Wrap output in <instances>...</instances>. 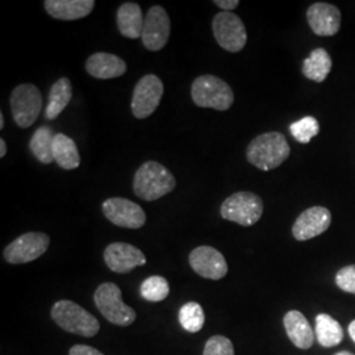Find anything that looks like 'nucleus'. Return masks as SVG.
<instances>
[{"label":"nucleus","instance_id":"nucleus-1","mask_svg":"<svg viewBox=\"0 0 355 355\" xmlns=\"http://www.w3.org/2000/svg\"><path fill=\"white\" fill-rule=\"evenodd\" d=\"M290 145L284 135L268 132L255 137L246 149L248 161L259 170L270 171L279 167L290 157Z\"/></svg>","mask_w":355,"mask_h":355},{"label":"nucleus","instance_id":"nucleus-2","mask_svg":"<svg viewBox=\"0 0 355 355\" xmlns=\"http://www.w3.org/2000/svg\"><path fill=\"white\" fill-rule=\"evenodd\" d=\"M177 186V180L165 166L148 161L140 166L133 179V191L142 200L154 202L164 198Z\"/></svg>","mask_w":355,"mask_h":355},{"label":"nucleus","instance_id":"nucleus-3","mask_svg":"<svg viewBox=\"0 0 355 355\" xmlns=\"http://www.w3.org/2000/svg\"><path fill=\"white\" fill-rule=\"evenodd\" d=\"M51 315L60 328L82 337H94L101 329L98 318L71 300L57 302L51 308Z\"/></svg>","mask_w":355,"mask_h":355},{"label":"nucleus","instance_id":"nucleus-4","mask_svg":"<svg viewBox=\"0 0 355 355\" xmlns=\"http://www.w3.org/2000/svg\"><path fill=\"white\" fill-rule=\"evenodd\" d=\"M192 101L202 108L227 111L234 102V94L228 83L218 76H198L191 87Z\"/></svg>","mask_w":355,"mask_h":355},{"label":"nucleus","instance_id":"nucleus-5","mask_svg":"<svg viewBox=\"0 0 355 355\" xmlns=\"http://www.w3.org/2000/svg\"><path fill=\"white\" fill-rule=\"evenodd\" d=\"M94 302L104 318L111 324L129 327L136 320L135 309L123 302L121 290L114 283L107 282L101 284L94 293Z\"/></svg>","mask_w":355,"mask_h":355},{"label":"nucleus","instance_id":"nucleus-6","mask_svg":"<svg viewBox=\"0 0 355 355\" xmlns=\"http://www.w3.org/2000/svg\"><path fill=\"white\" fill-rule=\"evenodd\" d=\"M221 217L242 227H252L263 214V202L253 192H237L224 200L220 208Z\"/></svg>","mask_w":355,"mask_h":355},{"label":"nucleus","instance_id":"nucleus-7","mask_svg":"<svg viewBox=\"0 0 355 355\" xmlns=\"http://www.w3.org/2000/svg\"><path fill=\"white\" fill-rule=\"evenodd\" d=\"M10 104L15 123L26 129L32 127L40 116L42 110V95L36 86L23 83L13 89Z\"/></svg>","mask_w":355,"mask_h":355},{"label":"nucleus","instance_id":"nucleus-8","mask_svg":"<svg viewBox=\"0 0 355 355\" xmlns=\"http://www.w3.org/2000/svg\"><path fill=\"white\" fill-rule=\"evenodd\" d=\"M212 31H214L216 41L224 51L239 53L246 45V41H248L246 28L240 16L234 13H217L212 21Z\"/></svg>","mask_w":355,"mask_h":355},{"label":"nucleus","instance_id":"nucleus-9","mask_svg":"<svg viewBox=\"0 0 355 355\" xmlns=\"http://www.w3.org/2000/svg\"><path fill=\"white\" fill-rule=\"evenodd\" d=\"M162 96H164L162 80L154 74L142 76L133 91V96L130 102L132 114H135L136 119H140V120L149 117L158 108L159 103L162 101Z\"/></svg>","mask_w":355,"mask_h":355},{"label":"nucleus","instance_id":"nucleus-10","mask_svg":"<svg viewBox=\"0 0 355 355\" xmlns=\"http://www.w3.org/2000/svg\"><path fill=\"white\" fill-rule=\"evenodd\" d=\"M51 239L45 233L29 232L4 249V259L12 265H21L36 261L49 248Z\"/></svg>","mask_w":355,"mask_h":355},{"label":"nucleus","instance_id":"nucleus-11","mask_svg":"<svg viewBox=\"0 0 355 355\" xmlns=\"http://www.w3.org/2000/svg\"><path fill=\"white\" fill-rule=\"evenodd\" d=\"M102 209L104 216L120 228H142L146 223L142 207L125 198H110L103 203Z\"/></svg>","mask_w":355,"mask_h":355},{"label":"nucleus","instance_id":"nucleus-12","mask_svg":"<svg viewBox=\"0 0 355 355\" xmlns=\"http://www.w3.org/2000/svg\"><path fill=\"white\" fill-rule=\"evenodd\" d=\"M171 23L168 13L161 6H153L145 16V23L142 29V44L150 51H159L164 49L170 38Z\"/></svg>","mask_w":355,"mask_h":355},{"label":"nucleus","instance_id":"nucleus-13","mask_svg":"<svg viewBox=\"0 0 355 355\" xmlns=\"http://www.w3.org/2000/svg\"><path fill=\"white\" fill-rule=\"evenodd\" d=\"M189 261L192 270L205 279L220 280L228 274V263L224 255L212 246L195 248Z\"/></svg>","mask_w":355,"mask_h":355},{"label":"nucleus","instance_id":"nucleus-14","mask_svg":"<svg viewBox=\"0 0 355 355\" xmlns=\"http://www.w3.org/2000/svg\"><path fill=\"white\" fill-rule=\"evenodd\" d=\"M104 262L111 271L127 274L136 267L144 266L146 263V257L139 248L130 243L114 242L104 250Z\"/></svg>","mask_w":355,"mask_h":355},{"label":"nucleus","instance_id":"nucleus-15","mask_svg":"<svg viewBox=\"0 0 355 355\" xmlns=\"http://www.w3.org/2000/svg\"><path fill=\"white\" fill-rule=\"evenodd\" d=\"M331 224V214L325 207H312L299 216L292 227V234L297 241L315 239L327 232Z\"/></svg>","mask_w":355,"mask_h":355},{"label":"nucleus","instance_id":"nucleus-16","mask_svg":"<svg viewBox=\"0 0 355 355\" xmlns=\"http://www.w3.org/2000/svg\"><path fill=\"white\" fill-rule=\"evenodd\" d=\"M306 19L315 35L334 36L341 28V11L329 3H315L306 11Z\"/></svg>","mask_w":355,"mask_h":355},{"label":"nucleus","instance_id":"nucleus-17","mask_svg":"<svg viewBox=\"0 0 355 355\" xmlns=\"http://www.w3.org/2000/svg\"><path fill=\"white\" fill-rule=\"evenodd\" d=\"M86 71L96 79H114L127 73V64L111 53H95L86 61Z\"/></svg>","mask_w":355,"mask_h":355},{"label":"nucleus","instance_id":"nucleus-18","mask_svg":"<svg viewBox=\"0 0 355 355\" xmlns=\"http://www.w3.org/2000/svg\"><path fill=\"white\" fill-rule=\"evenodd\" d=\"M45 11L53 19L74 21L89 16L95 7L94 0H46L44 1Z\"/></svg>","mask_w":355,"mask_h":355},{"label":"nucleus","instance_id":"nucleus-19","mask_svg":"<svg viewBox=\"0 0 355 355\" xmlns=\"http://www.w3.org/2000/svg\"><path fill=\"white\" fill-rule=\"evenodd\" d=\"M283 324L288 338L296 347L303 350L312 347L315 341V333L312 331V327L309 325L308 320L302 312L299 311L287 312L283 318Z\"/></svg>","mask_w":355,"mask_h":355},{"label":"nucleus","instance_id":"nucleus-20","mask_svg":"<svg viewBox=\"0 0 355 355\" xmlns=\"http://www.w3.org/2000/svg\"><path fill=\"white\" fill-rule=\"evenodd\" d=\"M145 17L137 3L128 1L117 10V28L124 37L136 40L142 36Z\"/></svg>","mask_w":355,"mask_h":355},{"label":"nucleus","instance_id":"nucleus-21","mask_svg":"<svg viewBox=\"0 0 355 355\" xmlns=\"http://www.w3.org/2000/svg\"><path fill=\"white\" fill-rule=\"evenodd\" d=\"M73 98L71 82L69 78H61L51 86L48 104L45 108V119L54 120L62 114Z\"/></svg>","mask_w":355,"mask_h":355},{"label":"nucleus","instance_id":"nucleus-22","mask_svg":"<svg viewBox=\"0 0 355 355\" xmlns=\"http://www.w3.org/2000/svg\"><path fill=\"white\" fill-rule=\"evenodd\" d=\"M53 157L64 170H74L80 165V155L73 139L64 133H57L53 142Z\"/></svg>","mask_w":355,"mask_h":355},{"label":"nucleus","instance_id":"nucleus-23","mask_svg":"<svg viewBox=\"0 0 355 355\" xmlns=\"http://www.w3.org/2000/svg\"><path fill=\"white\" fill-rule=\"evenodd\" d=\"M331 66L333 64L329 53L322 48H318L309 54L308 58H305L303 62V74L305 78L321 83L329 76Z\"/></svg>","mask_w":355,"mask_h":355},{"label":"nucleus","instance_id":"nucleus-24","mask_svg":"<svg viewBox=\"0 0 355 355\" xmlns=\"http://www.w3.org/2000/svg\"><path fill=\"white\" fill-rule=\"evenodd\" d=\"M316 337L318 343L324 347L337 346L343 343V327L329 315L320 313L316 318Z\"/></svg>","mask_w":355,"mask_h":355},{"label":"nucleus","instance_id":"nucleus-25","mask_svg":"<svg viewBox=\"0 0 355 355\" xmlns=\"http://www.w3.org/2000/svg\"><path fill=\"white\" fill-rule=\"evenodd\" d=\"M54 137L55 135L53 133L51 128L42 125L33 133V136L29 141L31 152L44 165H51V162H54V157H53Z\"/></svg>","mask_w":355,"mask_h":355},{"label":"nucleus","instance_id":"nucleus-26","mask_svg":"<svg viewBox=\"0 0 355 355\" xmlns=\"http://www.w3.org/2000/svg\"><path fill=\"white\" fill-rule=\"evenodd\" d=\"M178 318L182 328L187 330L189 333H196L202 330L205 322L203 306L196 302H190L183 305L179 311Z\"/></svg>","mask_w":355,"mask_h":355},{"label":"nucleus","instance_id":"nucleus-27","mask_svg":"<svg viewBox=\"0 0 355 355\" xmlns=\"http://www.w3.org/2000/svg\"><path fill=\"white\" fill-rule=\"evenodd\" d=\"M140 292L141 296L146 302L159 303V302H164L168 296L170 286H168V282L164 277L154 275V277H150L142 282Z\"/></svg>","mask_w":355,"mask_h":355},{"label":"nucleus","instance_id":"nucleus-28","mask_svg":"<svg viewBox=\"0 0 355 355\" xmlns=\"http://www.w3.org/2000/svg\"><path fill=\"white\" fill-rule=\"evenodd\" d=\"M290 130H291L293 139L297 142L308 144L313 137L318 136V132H320V125L315 117L306 116V117H303V119L292 123L290 125Z\"/></svg>","mask_w":355,"mask_h":355},{"label":"nucleus","instance_id":"nucleus-29","mask_svg":"<svg viewBox=\"0 0 355 355\" xmlns=\"http://www.w3.org/2000/svg\"><path fill=\"white\" fill-rule=\"evenodd\" d=\"M203 355H234V347L227 337L214 336L205 343Z\"/></svg>","mask_w":355,"mask_h":355},{"label":"nucleus","instance_id":"nucleus-30","mask_svg":"<svg viewBox=\"0 0 355 355\" xmlns=\"http://www.w3.org/2000/svg\"><path fill=\"white\" fill-rule=\"evenodd\" d=\"M336 284L343 291L355 295V265L343 267L336 275Z\"/></svg>","mask_w":355,"mask_h":355},{"label":"nucleus","instance_id":"nucleus-31","mask_svg":"<svg viewBox=\"0 0 355 355\" xmlns=\"http://www.w3.org/2000/svg\"><path fill=\"white\" fill-rule=\"evenodd\" d=\"M69 355H104L95 347H91L87 345H76L70 349Z\"/></svg>","mask_w":355,"mask_h":355},{"label":"nucleus","instance_id":"nucleus-32","mask_svg":"<svg viewBox=\"0 0 355 355\" xmlns=\"http://www.w3.org/2000/svg\"><path fill=\"white\" fill-rule=\"evenodd\" d=\"M214 3H215L217 7L224 10V12H229V11L237 8L239 4H240L239 0H215Z\"/></svg>","mask_w":355,"mask_h":355},{"label":"nucleus","instance_id":"nucleus-33","mask_svg":"<svg viewBox=\"0 0 355 355\" xmlns=\"http://www.w3.org/2000/svg\"><path fill=\"white\" fill-rule=\"evenodd\" d=\"M6 153H7L6 140H4V139H0V157H1V158H4V157H6Z\"/></svg>","mask_w":355,"mask_h":355},{"label":"nucleus","instance_id":"nucleus-34","mask_svg":"<svg viewBox=\"0 0 355 355\" xmlns=\"http://www.w3.org/2000/svg\"><path fill=\"white\" fill-rule=\"evenodd\" d=\"M349 334H350L352 340L355 343V320L353 322H350V325H349Z\"/></svg>","mask_w":355,"mask_h":355},{"label":"nucleus","instance_id":"nucleus-35","mask_svg":"<svg viewBox=\"0 0 355 355\" xmlns=\"http://www.w3.org/2000/svg\"><path fill=\"white\" fill-rule=\"evenodd\" d=\"M4 128V116L3 114H0V129Z\"/></svg>","mask_w":355,"mask_h":355},{"label":"nucleus","instance_id":"nucleus-36","mask_svg":"<svg viewBox=\"0 0 355 355\" xmlns=\"http://www.w3.org/2000/svg\"><path fill=\"white\" fill-rule=\"evenodd\" d=\"M336 355H354L352 354V353H349V352H340V353H337Z\"/></svg>","mask_w":355,"mask_h":355}]
</instances>
